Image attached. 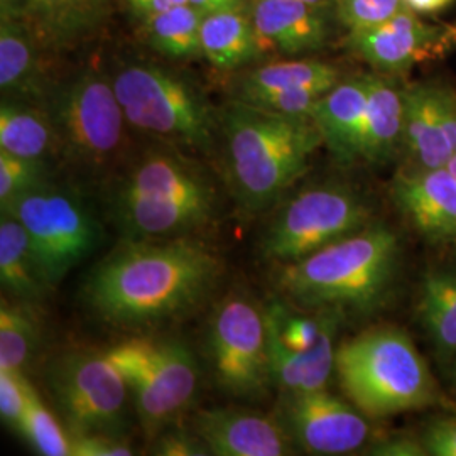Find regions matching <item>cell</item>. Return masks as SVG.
<instances>
[{
    "instance_id": "obj_43",
    "label": "cell",
    "mask_w": 456,
    "mask_h": 456,
    "mask_svg": "<svg viewBox=\"0 0 456 456\" xmlns=\"http://www.w3.org/2000/svg\"><path fill=\"white\" fill-rule=\"evenodd\" d=\"M188 2L190 0H126L132 14L139 17L141 20L158 16L161 12H166V11L183 5V4H188Z\"/></svg>"
},
{
    "instance_id": "obj_5",
    "label": "cell",
    "mask_w": 456,
    "mask_h": 456,
    "mask_svg": "<svg viewBox=\"0 0 456 456\" xmlns=\"http://www.w3.org/2000/svg\"><path fill=\"white\" fill-rule=\"evenodd\" d=\"M335 372L345 397L379 419L438 406V382L408 333L377 326L337 348Z\"/></svg>"
},
{
    "instance_id": "obj_20",
    "label": "cell",
    "mask_w": 456,
    "mask_h": 456,
    "mask_svg": "<svg viewBox=\"0 0 456 456\" xmlns=\"http://www.w3.org/2000/svg\"><path fill=\"white\" fill-rule=\"evenodd\" d=\"M406 102L401 88L387 75H367V109L360 134L359 159L386 164L404 147Z\"/></svg>"
},
{
    "instance_id": "obj_14",
    "label": "cell",
    "mask_w": 456,
    "mask_h": 456,
    "mask_svg": "<svg viewBox=\"0 0 456 456\" xmlns=\"http://www.w3.org/2000/svg\"><path fill=\"white\" fill-rule=\"evenodd\" d=\"M392 198L426 240L456 244V178L448 166L401 171Z\"/></svg>"
},
{
    "instance_id": "obj_1",
    "label": "cell",
    "mask_w": 456,
    "mask_h": 456,
    "mask_svg": "<svg viewBox=\"0 0 456 456\" xmlns=\"http://www.w3.org/2000/svg\"><path fill=\"white\" fill-rule=\"evenodd\" d=\"M225 273L224 259L190 237L124 240L92 267L82 301L98 322L142 331L200 310Z\"/></svg>"
},
{
    "instance_id": "obj_24",
    "label": "cell",
    "mask_w": 456,
    "mask_h": 456,
    "mask_svg": "<svg viewBox=\"0 0 456 456\" xmlns=\"http://www.w3.org/2000/svg\"><path fill=\"white\" fill-rule=\"evenodd\" d=\"M0 151L41 163L58 154L56 132L46 105L2 98Z\"/></svg>"
},
{
    "instance_id": "obj_31",
    "label": "cell",
    "mask_w": 456,
    "mask_h": 456,
    "mask_svg": "<svg viewBox=\"0 0 456 456\" xmlns=\"http://www.w3.org/2000/svg\"><path fill=\"white\" fill-rule=\"evenodd\" d=\"M201 20L203 14L188 2L144 19L142 31L151 48L167 58L183 60L201 54Z\"/></svg>"
},
{
    "instance_id": "obj_33",
    "label": "cell",
    "mask_w": 456,
    "mask_h": 456,
    "mask_svg": "<svg viewBox=\"0 0 456 456\" xmlns=\"http://www.w3.org/2000/svg\"><path fill=\"white\" fill-rule=\"evenodd\" d=\"M48 163L29 161L0 151V207L7 210L19 196L48 181Z\"/></svg>"
},
{
    "instance_id": "obj_18",
    "label": "cell",
    "mask_w": 456,
    "mask_h": 456,
    "mask_svg": "<svg viewBox=\"0 0 456 456\" xmlns=\"http://www.w3.org/2000/svg\"><path fill=\"white\" fill-rule=\"evenodd\" d=\"M45 48L22 17H0V90L2 98L46 105L54 86L41 49Z\"/></svg>"
},
{
    "instance_id": "obj_45",
    "label": "cell",
    "mask_w": 456,
    "mask_h": 456,
    "mask_svg": "<svg viewBox=\"0 0 456 456\" xmlns=\"http://www.w3.org/2000/svg\"><path fill=\"white\" fill-rule=\"evenodd\" d=\"M403 2L406 4L409 11L419 16H428V14H436L448 9L455 0H403Z\"/></svg>"
},
{
    "instance_id": "obj_4",
    "label": "cell",
    "mask_w": 456,
    "mask_h": 456,
    "mask_svg": "<svg viewBox=\"0 0 456 456\" xmlns=\"http://www.w3.org/2000/svg\"><path fill=\"white\" fill-rule=\"evenodd\" d=\"M399 267L397 235L369 224L308 257L277 265V289L305 308L367 314L389 299Z\"/></svg>"
},
{
    "instance_id": "obj_37",
    "label": "cell",
    "mask_w": 456,
    "mask_h": 456,
    "mask_svg": "<svg viewBox=\"0 0 456 456\" xmlns=\"http://www.w3.org/2000/svg\"><path fill=\"white\" fill-rule=\"evenodd\" d=\"M328 90L323 88H297L281 94H269L262 97L245 102L248 105L259 107L269 112L282 115H311L318 100L325 95ZM242 102V100H240Z\"/></svg>"
},
{
    "instance_id": "obj_25",
    "label": "cell",
    "mask_w": 456,
    "mask_h": 456,
    "mask_svg": "<svg viewBox=\"0 0 456 456\" xmlns=\"http://www.w3.org/2000/svg\"><path fill=\"white\" fill-rule=\"evenodd\" d=\"M201 54L218 69H235L261 54L248 9L205 14L201 20Z\"/></svg>"
},
{
    "instance_id": "obj_21",
    "label": "cell",
    "mask_w": 456,
    "mask_h": 456,
    "mask_svg": "<svg viewBox=\"0 0 456 456\" xmlns=\"http://www.w3.org/2000/svg\"><path fill=\"white\" fill-rule=\"evenodd\" d=\"M112 0H29L24 20L45 48L73 46L95 33Z\"/></svg>"
},
{
    "instance_id": "obj_40",
    "label": "cell",
    "mask_w": 456,
    "mask_h": 456,
    "mask_svg": "<svg viewBox=\"0 0 456 456\" xmlns=\"http://www.w3.org/2000/svg\"><path fill=\"white\" fill-rule=\"evenodd\" d=\"M419 438L428 455L456 456V418L441 416L431 419Z\"/></svg>"
},
{
    "instance_id": "obj_11",
    "label": "cell",
    "mask_w": 456,
    "mask_h": 456,
    "mask_svg": "<svg viewBox=\"0 0 456 456\" xmlns=\"http://www.w3.org/2000/svg\"><path fill=\"white\" fill-rule=\"evenodd\" d=\"M207 352L220 391L242 401H261L274 386L267 352L265 306L250 294L228 293L212 313Z\"/></svg>"
},
{
    "instance_id": "obj_17",
    "label": "cell",
    "mask_w": 456,
    "mask_h": 456,
    "mask_svg": "<svg viewBox=\"0 0 456 456\" xmlns=\"http://www.w3.org/2000/svg\"><path fill=\"white\" fill-rule=\"evenodd\" d=\"M323 328L316 343L308 350H294L282 340L276 318L269 306H265L267 322V352L273 384L282 394L322 391L335 370V333L337 313L326 311Z\"/></svg>"
},
{
    "instance_id": "obj_27",
    "label": "cell",
    "mask_w": 456,
    "mask_h": 456,
    "mask_svg": "<svg viewBox=\"0 0 456 456\" xmlns=\"http://www.w3.org/2000/svg\"><path fill=\"white\" fill-rule=\"evenodd\" d=\"M418 316L441 362L456 359V269H429L423 276Z\"/></svg>"
},
{
    "instance_id": "obj_23",
    "label": "cell",
    "mask_w": 456,
    "mask_h": 456,
    "mask_svg": "<svg viewBox=\"0 0 456 456\" xmlns=\"http://www.w3.org/2000/svg\"><path fill=\"white\" fill-rule=\"evenodd\" d=\"M107 354L127 382L137 419L147 440L158 438L166 429L175 426L181 414L161 391L135 340L131 338L118 343Z\"/></svg>"
},
{
    "instance_id": "obj_35",
    "label": "cell",
    "mask_w": 456,
    "mask_h": 456,
    "mask_svg": "<svg viewBox=\"0 0 456 456\" xmlns=\"http://www.w3.org/2000/svg\"><path fill=\"white\" fill-rule=\"evenodd\" d=\"M31 382L26 374L0 370V416L2 423L19 433L28 408Z\"/></svg>"
},
{
    "instance_id": "obj_3",
    "label": "cell",
    "mask_w": 456,
    "mask_h": 456,
    "mask_svg": "<svg viewBox=\"0 0 456 456\" xmlns=\"http://www.w3.org/2000/svg\"><path fill=\"white\" fill-rule=\"evenodd\" d=\"M228 190L247 213L271 208L310 167L323 137L311 115H282L230 102L220 112Z\"/></svg>"
},
{
    "instance_id": "obj_19",
    "label": "cell",
    "mask_w": 456,
    "mask_h": 456,
    "mask_svg": "<svg viewBox=\"0 0 456 456\" xmlns=\"http://www.w3.org/2000/svg\"><path fill=\"white\" fill-rule=\"evenodd\" d=\"M365 109L367 75H360L337 83L318 100L311 112V118L323 137V146L342 163L359 159Z\"/></svg>"
},
{
    "instance_id": "obj_50",
    "label": "cell",
    "mask_w": 456,
    "mask_h": 456,
    "mask_svg": "<svg viewBox=\"0 0 456 456\" xmlns=\"http://www.w3.org/2000/svg\"><path fill=\"white\" fill-rule=\"evenodd\" d=\"M455 389H456V363H455Z\"/></svg>"
},
{
    "instance_id": "obj_34",
    "label": "cell",
    "mask_w": 456,
    "mask_h": 456,
    "mask_svg": "<svg viewBox=\"0 0 456 456\" xmlns=\"http://www.w3.org/2000/svg\"><path fill=\"white\" fill-rule=\"evenodd\" d=\"M333 9L348 34L372 29L408 11L403 0H335Z\"/></svg>"
},
{
    "instance_id": "obj_36",
    "label": "cell",
    "mask_w": 456,
    "mask_h": 456,
    "mask_svg": "<svg viewBox=\"0 0 456 456\" xmlns=\"http://www.w3.org/2000/svg\"><path fill=\"white\" fill-rule=\"evenodd\" d=\"M267 306L271 308L274 318H276L282 340L288 343L291 348L308 350L316 343L320 333H322L325 316H322L320 320H311L305 316H294L288 308H284L279 303H271Z\"/></svg>"
},
{
    "instance_id": "obj_6",
    "label": "cell",
    "mask_w": 456,
    "mask_h": 456,
    "mask_svg": "<svg viewBox=\"0 0 456 456\" xmlns=\"http://www.w3.org/2000/svg\"><path fill=\"white\" fill-rule=\"evenodd\" d=\"M110 78L132 127L190 152H215L220 112L191 78L149 61L124 63Z\"/></svg>"
},
{
    "instance_id": "obj_8",
    "label": "cell",
    "mask_w": 456,
    "mask_h": 456,
    "mask_svg": "<svg viewBox=\"0 0 456 456\" xmlns=\"http://www.w3.org/2000/svg\"><path fill=\"white\" fill-rule=\"evenodd\" d=\"M49 394L71 435L126 438L129 387L107 352L68 348L45 370Z\"/></svg>"
},
{
    "instance_id": "obj_28",
    "label": "cell",
    "mask_w": 456,
    "mask_h": 456,
    "mask_svg": "<svg viewBox=\"0 0 456 456\" xmlns=\"http://www.w3.org/2000/svg\"><path fill=\"white\" fill-rule=\"evenodd\" d=\"M0 282L19 301L37 303L49 288L41 276L26 228L14 215L2 212L0 222Z\"/></svg>"
},
{
    "instance_id": "obj_39",
    "label": "cell",
    "mask_w": 456,
    "mask_h": 456,
    "mask_svg": "<svg viewBox=\"0 0 456 456\" xmlns=\"http://www.w3.org/2000/svg\"><path fill=\"white\" fill-rule=\"evenodd\" d=\"M69 444L73 456L134 455V448L126 438L109 435H71Z\"/></svg>"
},
{
    "instance_id": "obj_9",
    "label": "cell",
    "mask_w": 456,
    "mask_h": 456,
    "mask_svg": "<svg viewBox=\"0 0 456 456\" xmlns=\"http://www.w3.org/2000/svg\"><path fill=\"white\" fill-rule=\"evenodd\" d=\"M372 210L355 188L326 181L289 198L262 233V256L291 264L367 227Z\"/></svg>"
},
{
    "instance_id": "obj_48",
    "label": "cell",
    "mask_w": 456,
    "mask_h": 456,
    "mask_svg": "<svg viewBox=\"0 0 456 456\" xmlns=\"http://www.w3.org/2000/svg\"><path fill=\"white\" fill-rule=\"evenodd\" d=\"M448 167H450V169H452V173H453V175H455V178H456V154H455V156H453V158H452V161H450V163H448Z\"/></svg>"
},
{
    "instance_id": "obj_26",
    "label": "cell",
    "mask_w": 456,
    "mask_h": 456,
    "mask_svg": "<svg viewBox=\"0 0 456 456\" xmlns=\"http://www.w3.org/2000/svg\"><path fill=\"white\" fill-rule=\"evenodd\" d=\"M342 82V73L335 65L320 60H286L259 66L247 71L235 83V100L250 102L254 98L281 94L297 88L331 90Z\"/></svg>"
},
{
    "instance_id": "obj_41",
    "label": "cell",
    "mask_w": 456,
    "mask_h": 456,
    "mask_svg": "<svg viewBox=\"0 0 456 456\" xmlns=\"http://www.w3.org/2000/svg\"><path fill=\"white\" fill-rule=\"evenodd\" d=\"M375 456H424L428 455L424 450L421 438L412 436H389L386 440L375 443L369 452Z\"/></svg>"
},
{
    "instance_id": "obj_29",
    "label": "cell",
    "mask_w": 456,
    "mask_h": 456,
    "mask_svg": "<svg viewBox=\"0 0 456 456\" xmlns=\"http://www.w3.org/2000/svg\"><path fill=\"white\" fill-rule=\"evenodd\" d=\"M161 391L183 416L195 401L200 370L193 354L173 340L134 338Z\"/></svg>"
},
{
    "instance_id": "obj_2",
    "label": "cell",
    "mask_w": 456,
    "mask_h": 456,
    "mask_svg": "<svg viewBox=\"0 0 456 456\" xmlns=\"http://www.w3.org/2000/svg\"><path fill=\"white\" fill-rule=\"evenodd\" d=\"M218 205L210 173L169 144L139 154L109 195V210L124 240L190 237L212 224Z\"/></svg>"
},
{
    "instance_id": "obj_46",
    "label": "cell",
    "mask_w": 456,
    "mask_h": 456,
    "mask_svg": "<svg viewBox=\"0 0 456 456\" xmlns=\"http://www.w3.org/2000/svg\"><path fill=\"white\" fill-rule=\"evenodd\" d=\"M29 0H0V17H26Z\"/></svg>"
},
{
    "instance_id": "obj_30",
    "label": "cell",
    "mask_w": 456,
    "mask_h": 456,
    "mask_svg": "<svg viewBox=\"0 0 456 456\" xmlns=\"http://www.w3.org/2000/svg\"><path fill=\"white\" fill-rule=\"evenodd\" d=\"M43 340L39 316L34 303H11L5 297L0 305V370L26 374Z\"/></svg>"
},
{
    "instance_id": "obj_7",
    "label": "cell",
    "mask_w": 456,
    "mask_h": 456,
    "mask_svg": "<svg viewBox=\"0 0 456 456\" xmlns=\"http://www.w3.org/2000/svg\"><path fill=\"white\" fill-rule=\"evenodd\" d=\"M58 156L85 175H102L126 144L127 118L110 75L86 68L58 83L46 102Z\"/></svg>"
},
{
    "instance_id": "obj_38",
    "label": "cell",
    "mask_w": 456,
    "mask_h": 456,
    "mask_svg": "<svg viewBox=\"0 0 456 456\" xmlns=\"http://www.w3.org/2000/svg\"><path fill=\"white\" fill-rule=\"evenodd\" d=\"M152 453L158 456H205L210 455L205 443L191 431H183L171 426L158 438L152 440Z\"/></svg>"
},
{
    "instance_id": "obj_32",
    "label": "cell",
    "mask_w": 456,
    "mask_h": 456,
    "mask_svg": "<svg viewBox=\"0 0 456 456\" xmlns=\"http://www.w3.org/2000/svg\"><path fill=\"white\" fill-rule=\"evenodd\" d=\"M19 435L31 444L36 453L43 456L71 455L69 433H65L56 416L46 408L33 386L29 389L28 408Z\"/></svg>"
},
{
    "instance_id": "obj_10",
    "label": "cell",
    "mask_w": 456,
    "mask_h": 456,
    "mask_svg": "<svg viewBox=\"0 0 456 456\" xmlns=\"http://www.w3.org/2000/svg\"><path fill=\"white\" fill-rule=\"evenodd\" d=\"M4 212L14 215L26 228L49 288L97 248L100 228L82 196L49 180L19 196Z\"/></svg>"
},
{
    "instance_id": "obj_49",
    "label": "cell",
    "mask_w": 456,
    "mask_h": 456,
    "mask_svg": "<svg viewBox=\"0 0 456 456\" xmlns=\"http://www.w3.org/2000/svg\"><path fill=\"white\" fill-rule=\"evenodd\" d=\"M452 29V39H453V45L456 46V22L450 28Z\"/></svg>"
},
{
    "instance_id": "obj_42",
    "label": "cell",
    "mask_w": 456,
    "mask_h": 456,
    "mask_svg": "<svg viewBox=\"0 0 456 456\" xmlns=\"http://www.w3.org/2000/svg\"><path fill=\"white\" fill-rule=\"evenodd\" d=\"M438 102H440L441 122L446 134L448 144L456 154V92L446 85H438Z\"/></svg>"
},
{
    "instance_id": "obj_22",
    "label": "cell",
    "mask_w": 456,
    "mask_h": 456,
    "mask_svg": "<svg viewBox=\"0 0 456 456\" xmlns=\"http://www.w3.org/2000/svg\"><path fill=\"white\" fill-rule=\"evenodd\" d=\"M404 147L414 166L443 167L453 158L441 122L438 85L416 83L404 88Z\"/></svg>"
},
{
    "instance_id": "obj_13",
    "label": "cell",
    "mask_w": 456,
    "mask_h": 456,
    "mask_svg": "<svg viewBox=\"0 0 456 456\" xmlns=\"http://www.w3.org/2000/svg\"><path fill=\"white\" fill-rule=\"evenodd\" d=\"M348 45L382 75L406 73L455 46L450 28L428 24L409 9L377 28L348 34Z\"/></svg>"
},
{
    "instance_id": "obj_16",
    "label": "cell",
    "mask_w": 456,
    "mask_h": 456,
    "mask_svg": "<svg viewBox=\"0 0 456 456\" xmlns=\"http://www.w3.org/2000/svg\"><path fill=\"white\" fill-rule=\"evenodd\" d=\"M248 11L262 51L305 54L326 46L333 33L331 7L299 0H254Z\"/></svg>"
},
{
    "instance_id": "obj_44",
    "label": "cell",
    "mask_w": 456,
    "mask_h": 456,
    "mask_svg": "<svg viewBox=\"0 0 456 456\" xmlns=\"http://www.w3.org/2000/svg\"><path fill=\"white\" fill-rule=\"evenodd\" d=\"M248 0H190V4L196 7L203 16L222 12V11H235V9H247Z\"/></svg>"
},
{
    "instance_id": "obj_15",
    "label": "cell",
    "mask_w": 456,
    "mask_h": 456,
    "mask_svg": "<svg viewBox=\"0 0 456 456\" xmlns=\"http://www.w3.org/2000/svg\"><path fill=\"white\" fill-rule=\"evenodd\" d=\"M191 429L210 455L284 456L294 453L296 448L279 418L239 409L200 411Z\"/></svg>"
},
{
    "instance_id": "obj_12",
    "label": "cell",
    "mask_w": 456,
    "mask_h": 456,
    "mask_svg": "<svg viewBox=\"0 0 456 456\" xmlns=\"http://www.w3.org/2000/svg\"><path fill=\"white\" fill-rule=\"evenodd\" d=\"M352 403L326 389L282 394L279 421L311 455H348L369 440V424Z\"/></svg>"
},
{
    "instance_id": "obj_47",
    "label": "cell",
    "mask_w": 456,
    "mask_h": 456,
    "mask_svg": "<svg viewBox=\"0 0 456 456\" xmlns=\"http://www.w3.org/2000/svg\"><path fill=\"white\" fill-rule=\"evenodd\" d=\"M299 2H306V4H313V5H322V7H331V9L335 5V0H299Z\"/></svg>"
}]
</instances>
